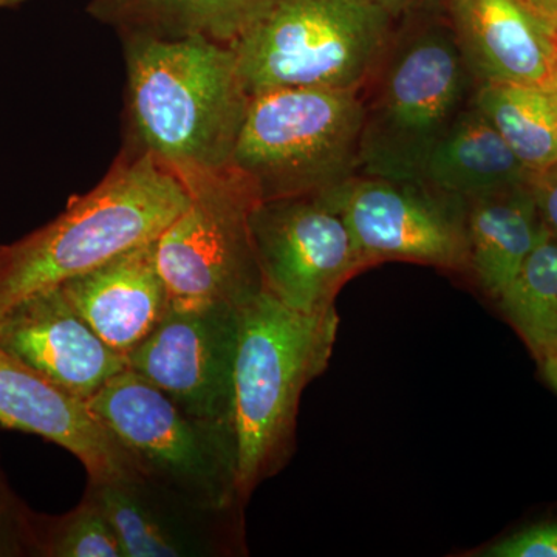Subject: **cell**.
Here are the masks:
<instances>
[{
    "instance_id": "6da1fadb",
    "label": "cell",
    "mask_w": 557,
    "mask_h": 557,
    "mask_svg": "<svg viewBox=\"0 0 557 557\" xmlns=\"http://www.w3.org/2000/svg\"><path fill=\"white\" fill-rule=\"evenodd\" d=\"M124 149L180 182L231 166L249 104L231 47L200 38L124 36Z\"/></svg>"
},
{
    "instance_id": "7a4b0ae2",
    "label": "cell",
    "mask_w": 557,
    "mask_h": 557,
    "mask_svg": "<svg viewBox=\"0 0 557 557\" xmlns=\"http://www.w3.org/2000/svg\"><path fill=\"white\" fill-rule=\"evenodd\" d=\"M188 203L177 175L123 148L100 185L70 200L49 225L0 247V317L35 293L156 240Z\"/></svg>"
},
{
    "instance_id": "3957f363",
    "label": "cell",
    "mask_w": 557,
    "mask_h": 557,
    "mask_svg": "<svg viewBox=\"0 0 557 557\" xmlns=\"http://www.w3.org/2000/svg\"><path fill=\"white\" fill-rule=\"evenodd\" d=\"M336 309L307 314L260 289L237 307L233 431L242 504L287 465L302 392L332 358Z\"/></svg>"
},
{
    "instance_id": "277c9868",
    "label": "cell",
    "mask_w": 557,
    "mask_h": 557,
    "mask_svg": "<svg viewBox=\"0 0 557 557\" xmlns=\"http://www.w3.org/2000/svg\"><path fill=\"white\" fill-rule=\"evenodd\" d=\"M368 0H263L231 44L249 97L288 87L368 86L394 38Z\"/></svg>"
},
{
    "instance_id": "5b68a950",
    "label": "cell",
    "mask_w": 557,
    "mask_h": 557,
    "mask_svg": "<svg viewBox=\"0 0 557 557\" xmlns=\"http://www.w3.org/2000/svg\"><path fill=\"white\" fill-rule=\"evenodd\" d=\"M368 84L359 174L420 182L429 153L475 87L450 25L394 36Z\"/></svg>"
},
{
    "instance_id": "8992f818",
    "label": "cell",
    "mask_w": 557,
    "mask_h": 557,
    "mask_svg": "<svg viewBox=\"0 0 557 557\" xmlns=\"http://www.w3.org/2000/svg\"><path fill=\"white\" fill-rule=\"evenodd\" d=\"M361 91L288 87L249 98L231 164L260 201L319 197L361 168Z\"/></svg>"
},
{
    "instance_id": "52a82bcc",
    "label": "cell",
    "mask_w": 557,
    "mask_h": 557,
    "mask_svg": "<svg viewBox=\"0 0 557 557\" xmlns=\"http://www.w3.org/2000/svg\"><path fill=\"white\" fill-rule=\"evenodd\" d=\"M146 478L211 507H244L233 428L193 416L131 369L87 399Z\"/></svg>"
},
{
    "instance_id": "ba28073f",
    "label": "cell",
    "mask_w": 557,
    "mask_h": 557,
    "mask_svg": "<svg viewBox=\"0 0 557 557\" xmlns=\"http://www.w3.org/2000/svg\"><path fill=\"white\" fill-rule=\"evenodd\" d=\"M183 185L189 203L153 242L170 307L237 309L263 288L249 231L258 190L233 164Z\"/></svg>"
},
{
    "instance_id": "9c48e42d",
    "label": "cell",
    "mask_w": 557,
    "mask_h": 557,
    "mask_svg": "<svg viewBox=\"0 0 557 557\" xmlns=\"http://www.w3.org/2000/svg\"><path fill=\"white\" fill-rule=\"evenodd\" d=\"M322 197L344 219L366 267L409 260L469 270L467 200L423 182L358 174Z\"/></svg>"
},
{
    "instance_id": "30bf717a",
    "label": "cell",
    "mask_w": 557,
    "mask_h": 557,
    "mask_svg": "<svg viewBox=\"0 0 557 557\" xmlns=\"http://www.w3.org/2000/svg\"><path fill=\"white\" fill-rule=\"evenodd\" d=\"M262 287L289 309H335L348 278L366 269L350 230L322 197L262 200L249 215Z\"/></svg>"
},
{
    "instance_id": "8fae6325",
    "label": "cell",
    "mask_w": 557,
    "mask_h": 557,
    "mask_svg": "<svg viewBox=\"0 0 557 557\" xmlns=\"http://www.w3.org/2000/svg\"><path fill=\"white\" fill-rule=\"evenodd\" d=\"M236 348V307H170L126 362L193 416L233 428Z\"/></svg>"
},
{
    "instance_id": "7c38bea8",
    "label": "cell",
    "mask_w": 557,
    "mask_h": 557,
    "mask_svg": "<svg viewBox=\"0 0 557 557\" xmlns=\"http://www.w3.org/2000/svg\"><path fill=\"white\" fill-rule=\"evenodd\" d=\"M126 557H225L244 552L242 508L200 504L141 472L89 480Z\"/></svg>"
},
{
    "instance_id": "4fadbf2b",
    "label": "cell",
    "mask_w": 557,
    "mask_h": 557,
    "mask_svg": "<svg viewBox=\"0 0 557 557\" xmlns=\"http://www.w3.org/2000/svg\"><path fill=\"white\" fill-rule=\"evenodd\" d=\"M0 348L86 401L127 369L126 357L90 329L61 287L35 293L5 311Z\"/></svg>"
},
{
    "instance_id": "5bb4252c",
    "label": "cell",
    "mask_w": 557,
    "mask_h": 557,
    "mask_svg": "<svg viewBox=\"0 0 557 557\" xmlns=\"http://www.w3.org/2000/svg\"><path fill=\"white\" fill-rule=\"evenodd\" d=\"M0 426L49 440L73 454L89 480L139 472L86 399L25 368L0 348Z\"/></svg>"
},
{
    "instance_id": "9a60e30c",
    "label": "cell",
    "mask_w": 557,
    "mask_h": 557,
    "mask_svg": "<svg viewBox=\"0 0 557 557\" xmlns=\"http://www.w3.org/2000/svg\"><path fill=\"white\" fill-rule=\"evenodd\" d=\"M450 30L475 84H549L557 27L519 0H450Z\"/></svg>"
},
{
    "instance_id": "2e32d148",
    "label": "cell",
    "mask_w": 557,
    "mask_h": 557,
    "mask_svg": "<svg viewBox=\"0 0 557 557\" xmlns=\"http://www.w3.org/2000/svg\"><path fill=\"white\" fill-rule=\"evenodd\" d=\"M153 242L61 285L79 317L123 357L148 338L170 310Z\"/></svg>"
},
{
    "instance_id": "e0dca14e",
    "label": "cell",
    "mask_w": 557,
    "mask_h": 557,
    "mask_svg": "<svg viewBox=\"0 0 557 557\" xmlns=\"http://www.w3.org/2000/svg\"><path fill=\"white\" fill-rule=\"evenodd\" d=\"M544 231L530 183L467 200L469 271L486 295L500 298Z\"/></svg>"
},
{
    "instance_id": "ac0fdd59",
    "label": "cell",
    "mask_w": 557,
    "mask_h": 557,
    "mask_svg": "<svg viewBox=\"0 0 557 557\" xmlns=\"http://www.w3.org/2000/svg\"><path fill=\"white\" fill-rule=\"evenodd\" d=\"M531 175L493 124L469 102L429 153L420 182L468 200L528 185Z\"/></svg>"
},
{
    "instance_id": "d6986e66",
    "label": "cell",
    "mask_w": 557,
    "mask_h": 557,
    "mask_svg": "<svg viewBox=\"0 0 557 557\" xmlns=\"http://www.w3.org/2000/svg\"><path fill=\"white\" fill-rule=\"evenodd\" d=\"M263 0H91L89 13L124 36L207 38L231 46Z\"/></svg>"
},
{
    "instance_id": "ffe728a7",
    "label": "cell",
    "mask_w": 557,
    "mask_h": 557,
    "mask_svg": "<svg viewBox=\"0 0 557 557\" xmlns=\"http://www.w3.org/2000/svg\"><path fill=\"white\" fill-rule=\"evenodd\" d=\"M471 104L531 174L557 160V95L549 84L479 83Z\"/></svg>"
},
{
    "instance_id": "44dd1931",
    "label": "cell",
    "mask_w": 557,
    "mask_h": 557,
    "mask_svg": "<svg viewBox=\"0 0 557 557\" xmlns=\"http://www.w3.org/2000/svg\"><path fill=\"white\" fill-rule=\"evenodd\" d=\"M497 302L539 361L557 354V237L547 226Z\"/></svg>"
},
{
    "instance_id": "7402d4cb",
    "label": "cell",
    "mask_w": 557,
    "mask_h": 557,
    "mask_svg": "<svg viewBox=\"0 0 557 557\" xmlns=\"http://www.w3.org/2000/svg\"><path fill=\"white\" fill-rule=\"evenodd\" d=\"M39 557H126L115 528L90 490L61 518L38 515Z\"/></svg>"
},
{
    "instance_id": "603a6c76",
    "label": "cell",
    "mask_w": 557,
    "mask_h": 557,
    "mask_svg": "<svg viewBox=\"0 0 557 557\" xmlns=\"http://www.w3.org/2000/svg\"><path fill=\"white\" fill-rule=\"evenodd\" d=\"M38 556V515L11 490L0 467V557Z\"/></svg>"
},
{
    "instance_id": "cb8c5ba5",
    "label": "cell",
    "mask_w": 557,
    "mask_h": 557,
    "mask_svg": "<svg viewBox=\"0 0 557 557\" xmlns=\"http://www.w3.org/2000/svg\"><path fill=\"white\" fill-rule=\"evenodd\" d=\"M490 557H557V522L539 523L502 539L483 553Z\"/></svg>"
},
{
    "instance_id": "d4e9b609",
    "label": "cell",
    "mask_w": 557,
    "mask_h": 557,
    "mask_svg": "<svg viewBox=\"0 0 557 557\" xmlns=\"http://www.w3.org/2000/svg\"><path fill=\"white\" fill-rule=\"evenodd\" d=\"M530 189L542 222L557 237V160L545 170L531 175Z\"/></svg>"
},
{
    "instance_id": "484cf974",
    "label": "cell",
    "mask_w": 557,
    "mask_h": 557,
    "mask_svg": "<svg viewBox=\"0 0 557 557\" xmlns=\"http://www.w3.org/2000/svg\"><path fill=\"white\" fill-rule=\"evenodd\" d=\"M376 9L386 13L392 21L408 20L413 14L428 13V11L448 9L450 0H368Z\"/></svg>"
},
{
    "instance_id": "4316f807",
    "label": "cell",
    "mask_w": 557,
    "mask_h": 557,
    "mask_svg": "<svg viewBox=\"0 0 557 557\" xmlns=\"http://www.w3.org/2000/svg\"><path fill=\"white\" fill-rule=\"evenodd\" d=\"M519 2L557 27V0H519Z\"/></svg>"
},
{
    "instance_id": "83f0119b",
    "label": "cell",
    "mask_w": 557,
    "mask_h": 557,
    "mask_svg": "<svg viewBox=\"0 0 557 557\" xmlns=\"http://www.w3.org/2000/svg\"><path fill=\"white\" fill-rule=\"evenodd\" d=\"M542 370H544L545 379H547L549 386L557 392V354L552 357L542 359Z\"/></svg>"
},
{
    "instance_id": "f1b7e54d",
    "label": "cell",
    "mask_w": 557,
    "mask_h": 557,
    "mask_svg": "<svg viewBox=\"0 0 557 557\" xmlns=\"http://www.w3.org/2000/svg\"><path fill=\"white\" fill-rule=\"evenodd\" d=\"M25 2H28V0H0V10L16 9V7H21Z\"/></svg>"
},
{
    "instance_id": "f546056e",
    "label": "cell",
    "mask_w": 557,
    "mask_h": 557,
    "mask_svg": "<svg viewBox=\"0 0 557 557\" xmlns=\"http://www.w3.org/2000/svg\"><path fill=\"white\" fill-rule=\"evenodd\" d=\"M549 86H552V89L555 90V94L557 95V67L555 70V75H553L552 81H549Z\"/></svg>"
}]
</instances>
